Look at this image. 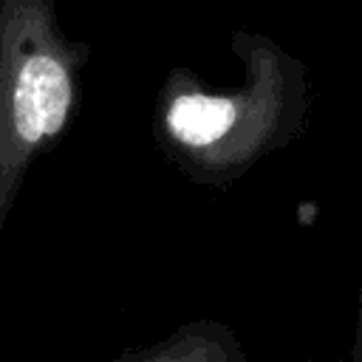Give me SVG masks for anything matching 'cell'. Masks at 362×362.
Wrapping results in <instances>:
<instances>
[{"label":"cell","instance_id":"cell-1","mask_svg":"<svg viewBox=\"0 0 362 362\" xmlns=\"http://www.w3.org/2000/svg\"><path fill=\"white\" fill-rule=\"evenodd\" d=\"M71 107L74 74L57 40L23 37L0 54V192L37 147L62 133Z\"/></svg>","mask_w":362,"mask_h":362},{"label":"cell","instance_id":"cell-3","mask_svg":"<svg viewBox=\"0 0 362 362\" xmlns=\"http://www.w3.org/2000/svg\"><path fill=\"white\" fill-rule=\"evenodd\" d=\"M144 362H215V351L212 348H184V351H164V354H156Z\"/></svg>","mask_w":362,"mask_h":362},{"label":"cell","instance_id":"cell-2","mask_svg":"<svg viewBox=\"0 0 362 362\" xmlns=\"http://www.w3.org/2000/svg\"><path fill=\"white\" fill-rule=\"evenodd\" d=\"M243 116L240 96H221L204 90H187L173 96L164 110V130L170 139L192 153H206L221 144Z\"/></svg>","mask_w":362,"mask_h":362}]
</instances>
